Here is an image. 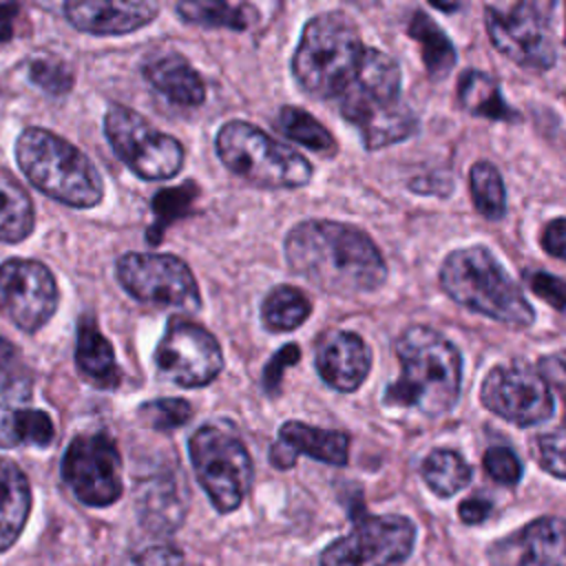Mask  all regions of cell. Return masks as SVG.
Here are the masks:
<instances>
[{"label": "cell", "mask_w": 566, "mask_h": 566, "mask_svg": "<svg viewBox=\"0 0 566 566\" xmlns=\"http://www.w3.org/2000/svg\"><path fill=\"white\" fill-rule=\"evenodd\" d=\"M119 566H184V553L172 544H150L126 555Z\"/></svg>", "instance_id": "obj_40"}, {"label": "cell", "mask_w": 566, "mask_h": 566, "mask_svg": "<svg viewBox=\"0 0 566 566\" xmlns=\"http://www.w3.org/2000/svg\"><path fill=\"white\" fill-rule=\"evenodd\" d=\"M104 135L115 155L142 179H170L184 166V146L128 106L113 104L106 111Z\"/></svg>", "instance_id": "obj_10"}, {"label": "cell", "mask_w": 566, "mask_h": 566, "mask_svg": "<svg viewBox=\"0 0 566 566\" xmlns=\"http://www.w3.org/2000/svg\"><path fill=\"white\" fill-rule=\"evenodd\" d=\"M75 363L82 376L102 389H113L122 380L113 345L91 318H82L77 327Z\"/></svg>", "instance_id": "obj_25"}, {"label": "cell", "mask_w": 566, "mask_h": 566, "mask_svg": "<svg viewBox=\"0 0 566 566\" xmlns=\"http://www.w3.org/2000/svg\"><path fill=\"white\" fill-rule=\"evenodd\" d=\"M318 376L336 391H356L369 374V345L354 332H329L316 345Z\"/></svg>", "instance_id": "obj_19"}, {"label": "cell", "mask_w": 566, "mask_h": 566, "mask_svg": "<svg viewBox=\"0 0 566 566\" xmlns=\"http://www.w3.org/2000/svg\"><path fill=\"white\" fill-rule=\"evenodd\" d=\"M29 80L42 91L62 95L73 86V73L57 60H35L29 64Z\"/></svg>", "instance_id": "obj_37"}, {"label": "cell", "mask_w": 566, "mask_h": 566, "mask_svg": "<svg viewBox=\"0 0 566 566\" xmlns=\"http://www.w3.org/2000/svg\"><path fill=\"white\" fill-rule=\"evenodd\" d=\"M416 526L405 515H356L354 528L321 553V566H400L413 551Z\"/></svg>", "instance_id": "obj_11"}, {"label": "cell", "mask_w": 566, "mask_h": 566, "mask_svg": "<svg viewBox=\"0 0 566 566\" xmlns=\"http://www.w3.org/2000/svg\"><path fill=\"white\" fill-rule=\"evenodd\" d=\"M564 42H566V38H564Z\"/></svg>", "instance_id": "obj_47"}, {"label": "cell", "mask_w": 566, "mask_h": 566, "mask_svg": "<svg viewBox=\"0 0 566 566\" xmlns=\"http://www.w3.org/2000/svg\"><path fill=\"white\" fill-rule=\"evenodd\" d=\"M15 345L11 343V340H7V338H2L0 336V371L15 358Z\"/></svg>", "instance_id": "obj_46"}, {"label": "cell", "mask_w": 566, "mask_h": 566, "mask_svg": "<svg viewBox=\"0 0 566 566\" xmlns=\"http://www.w3.org/2000/svg\"><path fill=\"white\" fill-rule=\"evenodd\" d=\"M484 471L491 480L513 486L522 478V462L509 447H491L482 458Z\"/></svg>", "instance_id": "obj_38"}, {"label": "cell", "mask_w": 566, "mask_h": 566, "mask_svg": "<svg viewBox=\"0 0 566 566\" xmlns=\"http://www.w3.org/2000/svg\"><path fill=\"white\" fill-rule=\"evenodd\" d=\"M301 358V349L296 343H290L285 347H281L272 358L270 363L265 365V371H263V387L270 396H274L281 387V378H283V369L290 367V365H296Z\"/></svg>", "instance_id": "obj_41"}, {"label": "cell", "mask_w": 566, "mask_h": 566, "mask_svg": "<svg viewBox=\"0 0 566 566\" xmlns=\"http://www.w3.org/2000/svg\"><path fill=\"white\" fill-rule=\"evenodd\" d=\"M139 520L153 533H172L186 515V491L179 475L164 473L150 478L137 497Z\"/></svg>", "instance_id": "obj_22"}, {"label": "cell", "mask_w": 566, "mask_h": 566, "mask_svg": "<svg viewBox=\"0 0 566 566\" xmlns=\"http://www.w3.org/2000/svg\"><path fill=\"white\" fill-rule=\"evenodd\" d=\"M365 49L349 15L340 11L318 13L303 27L296 44L294 80L318 99H338L354 80Z\"/></svg>", "instance_id": "obj_5"}, {"label": "cell", "mask_w": 566, "mask_h": 566, "mask_svg": "<svg viewBox=\"0 0 566 566\" xmlns=\"http://www.w3.org/2000/svg\"><path fill=\"white\" fill-rule=\"evenodd\" d=\"M188 451L212 506L219 513L239 509L252 484V460L241 438L221 424H203L190 436Z\"/></svg>", "instance_id": "obj_8"}, {"label": "cell", "mask_w": 566, "mask_h": 566, "mask_svg": "<svg viewBox=\"0 0 566 566\" xmlns=\"http://www.w3.org/2000/svg\"><path fill=\"white\" fill-rule=\"evenodd\" d=\"M119 285L137 301L197 312L201 294L190 268L175 254L126 252L117 259Z\"/></svg>", "instance_id": "obj_12"}, {"label": "cell", "mask_w": 566, "mask_h": 566, "mask_svg": "<svg viewBox=\"0 0 566 566\" xmlns=\"http://www.w3.org/2000/svg\"><path fill=\"white\" fill-rule=\"evenodd\" d=\"M285 261L292 272L323 292L363 294L380 287L387 265L367 232L356 226L307 219L285 234Z\"/></svg>", "instance_id": "obj_1"}, {"label": "cell", "mask_w": 566, "mask_h": 566, "mask_svg": "<svg viewBox=\"0 0 566 566\" xmlns=\"http://www.w3.org/2000/svg\"><path fill=\"white\" fill-rule=\"evenodd\" d=\"M214 148L230 172L259 188H301L314 172L298 150L239 119L219 128Z\"/></svg>", "instance_id": "obj_7"}, {"label": "cell", "mask_w": 566, "mask_h": 566, "mask_svg": "<svg viewBox=\"0 0 566 566\" xmlns=\"http://www.w3.org/2000/svg\"><path fill=\"white\" fill-rule=\"evenodd\" d=\"M400 66L367 46L354 80L338 97L340 115L360 130L369 150L402 142L418 128L416 115L400 102Z\"/></svg>", "instance_id": "obj_3"}, {"label": "cell", "mask_w": 566, "mask_h": 566, "mask_svg": "<svg viewBox=\"0 0 566 566\" xmlns=\"http://www.w3.org/2000/svg\"><path fill=\"white\" fill-rule=\"evenodd\" d=\"M469 190L475 210L497 221L504 217L506 210V190L500 170L491 161H475L469 170Z\"/></svg>", "instance_id": "obj_32"}, {"label": "cell", "mask_w": 566, "mask_h": 566, "mask_svg": "<svg viewBox=\"0 0 566 566\" xmlns=\"http://www.w3.org/2000/svg\"><path fill=\"white\" fill-rule=\"evenodd\" d=\"M31 380L27 376L0 374V447H46L55 427L46 411L31 409Z\"/></svg>", "instance_id": "obj_18"}, {"label": "cell", "mask_w": 566, "mask_h": 566, "mask_svg": "<svg viewBox=\"0 0 566 566\" xmlns=\"http://www.w3.org/2000/svg\"><path fill=\"white\" fill-rule=\"evenodd\" d=\"M62 478L73 495L88 506H108L119 500L122 458L111 436L82 433L71 440L62 458Z\"/></svg>", "instance_id": "obj_13"}, {"label": "cell", "mask_w": 566, "mask_h": 566, "mask_svg": "<svg viewBox=\"0 0 566 566\" xmlns=\"http://www.w3.org/2000/svg\"><path fill=\"white\" fill-rule=\"evenodd\" d=\"M440 285L458 305L509 327L520 329L535 321L520 285L484 245L449 252L440 265Z\"/></svg>", "instance_id": "obj_4"}, {"label": "cell", "mask_w": 566, "mask_h": 566, "mask_svg": "<svg viewBox=\"0 0 566 566\" xmlns=\"http://www.w3.org/2000/svg\"><path fill=\"white\" fill-rule=\"evenodd\" d=\"M537 369H539L537 374L544 378V382L548 387L557 389V394L562 396L564 407H566V349L542 356L537 363Z\"/></svg>", "instance_id": "obj_42"}, {"label": "cell", "mask_w": 566, "mask_h": 566, "mask_svg": "<svg viewBox=\"0 0 566 566\" xmlns=\"http://www.w3.org/2000/svg\"><path fill=\"white\" fill-rule=\"evenodd\" d=\"M542 245L548 254L566 261V217L553 219L542 232Z\"/></svg>", "instance_id": "obj_43"}, {"label": "cell", "mask_w": 566, "mask_h": 566, "mask_svg": "<svg viewBox=\"0 0 566 566\" xmlns=\"http://www.w3.org/2000/svg\"><path fill=\"white\" fill-rule=\"evenodd\" d=\"M420 473L438 497H451L471 482L473 471L460 453L451 449H436L424 458Z\"/></svg>", "instance_id": "obj_30"}, {"label": "cell", "mask_w": 566, "mask_h": 566, "mask_svg": "<svg viewBox=\"0 0 566 566\" xmlns=\"http://www.w3.org/2000/svg\"><path fill=\"white\" fill-rule=\"evenodd\" d=\"M279 444L294 458L305 453L318 462L343 467L349 458V433L338 429H321L298 420H287L279 429Z\"/></svg>", "instance_id": "obj_23"}, {"label": "cell", "mask_w": 566, "mask_h": 566, "mask_svg": "<svg viewBox=\"0 0 566 566\" xmlns=\"http://www.w3.org/2000/svg\"><path fill=\"white\" fill-rule=\"evenodd\" d=\"M155 363L170 382L203 387L223 369V354L206 327L186 318H172L157 345Z\"/></svg>", "instance_id": "obj_15"}, {"label": "cell", "mask_w": 566, "mask_h": 566, "mask_svg": "<svg viewBox=\"0 0 566 566\" xmlns=\"http://www.w3.org/2000/svg\"><path fill=\"white\" fill-rule=\"evenodd\" d=\"M493 511V504L491 500L482 497V495H473V497H467L462 500V504L458 506V515L464 524H480L484 522Z\"/></svg>", "instance_id": "obj_44"}, {"label": "cell", "mask_w": 566, "mask_h": 566, "mask_svg": "<svg viewBox=\"0 0 566 566\" xmlns=\"http://www.w3.org/2000/svg\"><path fill=\"white\" fill-rule=\"evenodd\" d=\"M535 453H537L539 467L546 473L566 480V427L537 436Z\"/></svg>", "instance_id": "obj_36"}, {"label": "cell", "mask_w": 566, "mask_h": 566, "mask_svg": "<svg viewBox=\"0 0 566 566\" xmlns=\"http://www.w3.org/2000/svg\"><path fill=\"white\" fill-rule=\"evenodd\" d=\"M312 314V303L294 285L272 287L261 303V321L270 332H292Z\"/></svg>", "instance_id": "obj_29"}, {"label": "cell", "mask_w": 566, "mask_h": 566, "mask_svg": "<svg viewBox=\"0 0 566 566\" xmlns=\"http://www.w3.org/2000/svg\"><path fill=\"white\" fill-rule=\"evenodd\" d=\"M146 82L177 106H199L206 99V84L195 66L179 53L153 55L144 62Z\"/></svg>", "instance_id": "obj_21"}, {"label": "cell", "mask_w": 566, "mask_h": 566, "mask_svg": "<svg viewBox=\"0 0 566 566\" xmlns=\"http://www.w3.org/2000/svg\"><path fill=\"white\" fill-rule=\"evenodd\" d=\"M15 159L24 177L60 203L93 208L104 197V181L93 161L46 128H24L15 142Z\"/></svg>", "instance_id": "obj_6"}, {"label": "cell", "mask_w": 566, "mask_h": 566, "mask_svg": "<svg viewBox=\"0 0 566 566\" xmlns=\"http://www.w3.org/2000/svg\"><path fill=\"white\" fill-rule=\"evenodd\" d=\"M199 188L192 181L181 184L179 188H168L157 192V197L153 199V210H155V223L150 228V243H159L164 228L175 221L177 217H184L186 212H190V206L197 197Z\"/></svg>", "instance_id": "obj_34"}, {"label": "cell", "mask_w": 566, "mask_h": 566, "mask_svg": "<svg viewBox=\"0 0 566 566\" xmlns=\"http://www.w3.org/2000/svg\"><path fill=\"white\" fill-rule=\"evenodd\" d=\"M159 4L155 2H117V0H84L66 2L64 15L77 29L91 35H124L155 20Z\"/></svg>", "instance_id": "obj_20"}, {"label": "cell", "mask_w": 566, "mask_h": 566, "mask_svg": "<svg viewBox=\"0 0 566 566\" xmlns=\"http://www.w3.org/2000/svg\"><path fill=\"white\" fill-rule=\"evenodd\" d=\"M524 281L533 294L544 298L557 312L566 314V281L564 279L542 272V270H526Z\"/></svg>", "instance_id": "obj_39"}, {"label": "cell", "mask_w": 566, "mask_h": 566, "mask_svg": "<svg viewBox=\"0 0 566 566\" xmlns=\"http://www.w3.org/2000/svg\"><path fill=\"white\" fill-rule=\"evenodd\" d=\"M458 99L464 111L478 117L509 122L515 119L517 113L509 106L504 95L500 93V84L484 71L469 69L458 80Z\"/></svg>", "instance_id": "obj_26"}, {"label": "cell", "mask_w": 566, "mask_h": 566, "mask_svg": "<svg viewBox=\"0 0 566 566\" xmlns=\"http://www.w3.org/2000/svg\"><path fill=\"white\" fill-rule=\"evenodd\" d=\"M177 13L181 15L184 22L201 24V27H226V29L243 31L250 24L245 4L188 0V2L177 4Z\"/></svg>", "instance_id": "obj_33"}, {"label": "cell", "mask_w": 566, "mask_h": 566, "mask_svg": "<svg viewBox=\"0 0 566 566\" xmlns=\"http://www.w3.org/2000/svg\"><path fill=\"white\" fill-rule=\"evenodd\" d=\"M551 11V2H497L484 7V24L504 57L531 71H546L557 57Z\"/></svg>", "instance_id": "obj_9"}, {"label": "cell", "mask_w": 566, "mask_h": 566, "mask_svg": "<svg viewBox=\"0 0 566 566\" xmlns=\"http://www.w3.org/2000/svg\"><path fill=\"white\" fill-rule=\"evenodd\" d=\"M13 18H15V7L13 4H0V44L11 40Z\"/></svg>", "instance_id": "obj_45"}, {"label": "cell", "mask_w": 566, "mask_h": 566, "mask_svg": "<svg viewBox=\"0 0 566 566\" xmlns=\"http://www.w3.org/2000/svg\"><path fill=\"white\" fill-rule=\"evenodd\" d=\"M276 126L285 137L298 142L301 146H305L318 155L332 157L338 150L334 135L314 115H310L307 111H303L298 106H283L279 111Z\"/></svg>", "instance_id": "obj_31"}, {"label": "cell", "mask_w": 566, "mask_h": 566, "mask_svg": "<svg viewBox=\"0 0 566 566\" xmlns=\"http://www.w3.org/2000/svg\"><path fill=\"white\" fill-rule=\"evenodd\" d=\"M491 566H566V522L544 515L486 548Z\"/></svg>", "instance_id": "obj_17"}, {"label": "cell", "mask_w": 566, "mask_h": 566, "mask_svg": "<svg viewBox=\"0 0 566 566\" xmlns=\"http://www.w3.org/2000/svg\"><path fill=\"white\" fill-rule=\"evenodd\" d=\"M407 33L420 44L422 62L429 75L442 80L455 64V49L447 33L424 11H416L409 18Z\"/></svg>", "instance_id": "obj_28"}, {"label": "cell", "mask_w": 566, "mask_h": 566, "mask_svg": "<svg viewBox=\"0 0 566 566\" xmlns=\"http://www.w3.org/2000/svg\"><path fill=\"white\" fill-rule=\"evenodd\" d=\"M57 283L33 259H7L0 265V312L20 329L38 332L57 310Z\"/></svg>", "instance_id": "obj_16"}, {"label": "cell", "mask_w": 566, "mask_h": 566, "mask_svg": "<svg viewBox=\"0 0 566 566\" xmlns=\"http://www.w3.org/2000/svg\"><path fill=\"white\" fill-rule=\"evenodd\" d=\"M394 352L400 363V376L385 391L387 405L440 416L458 402L462 356L449 338L427 325H409L398 336Z\"/></svg>", "instance_id": "obj_2"}, {"label": "cell", "mask_w": 566, "mask_h": 566, "mask_svg": "<svg viewBox=\"0 0 566 566\" xmlns=\"http://www.w3.org/2000/svg\"><path fill=\"white\" fill-rule=\"evenodd\" d=\"M480 400L489 411L517 427L546 422L555 411L551 387L520 360L493 367L482 382Z\"/></svg>", "instance_id": "obj_14"}, {"label": "cell", "mask_w": 566, "mask_h": 566, "mask_svg": "<svg viewBox=\"0 0 566 566\" xmlns=\"http://www.w3.org/2000/svg\"><path fill=\"white\" fill-rule=\"evenodd\" d=\"M31 511V486L22 469L0 458V553L22 533Z\"/></svg>", "instance_id": "obj_24"}, {"label": "cell", "mask_w": 566, "mask_h": 566, "mask_svg": "<svg viewBox=\"0 0 566 566\" xmlns=\"http://www.w3.org/2000/svg\"><path fill=\"white\" fill-rule=\"evenodd\" d=\"M35 226L33 201L27 190L4 170H0V241H24Z\"/></svg>", "instance_id": "obj_27"}, {"label": "cell", "mask_w": 566, "mask_h": 566, "mask_svg": "<svg viewBox=\"0 0 566 566\" xmlns=\"http://www.w3.org/2000/svg\"><path fill=\"white\" fill-rule=\"evenodd\" d=\"M139 413L150 427L168 431L186 424L192 418V407L184 398H159L142 405Z\"/></svg>", "instance_id": "obj_35"}]
</instances>
